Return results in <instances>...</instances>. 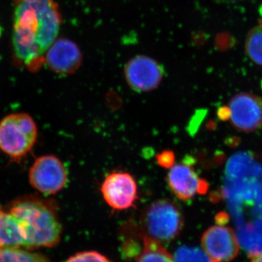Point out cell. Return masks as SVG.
Instances as JSON below:
<instances>
[{
	"mask_svg": "<svg viewBox=\"0 0 262 262\" xmlns=\"http://www.w3.org/2000/svg\"><path fill=\"white\" fill-rule=\"evenodd\" d=\"M13 54L29 71L37 72L59 32L58 5L54 0H13Z\"/></svg>",
	"mask_w": 262,
	"mask_h": 262,
	"instance_id": "6da1fadb",
	"label": "cell"
},
{
	"mask_svg": "<svg viewBox=\"0 0 262 262\" xmlns=\"http://www.w3.org/2000/svg\"><path fill=\"white\" fill-rule=\"evenodd\" d=\"M23 232L24 248H49L59 242L61 225L54 210L47 203L34 199L20 200L10 209Z\"/></svg>",
	"mask_w": 262,
	"mask_h": 262,
	"instance_id": "7a4b0ae2",
	"label": "cell"
},
{
	"mask_svg": "<svg viewBox=\"0 0 262 262\" xmlns=\"http://www.w3.org/2000/svg\"><path fill=\"white\" fill-rule=\"evenodd\" d=\"M37 136V125L27 114H11L0 121V150L13 159L28 154Z\"/></svg>",
	"mask_w": 262,
	"mask_h": 262,
	"instance_id": "3957f363",
	"label": "cell"
},
{
	"mask_svg": "<svg viewBox=\"0 0 262 262\" xmlns=\"http://www.w3.org/2000/svg\"><path fill=\"white\" fill-rule=\"evenodd\" d=\"M143 223L147 237L159 243L168 242L182 229L183 219L178 206L167 199L153 202L145 211Z\"/></svg>",
	"mask_w": 262,
	"mask_h": 262,
	"instance_id": "277c9868",
	"label": "cell"
},
{
	"mask_svg": "<svg viewBox=\"0 0 262 262\" xmlns=\"http://www.w3.org/2000/svg\"><path fill=\"white\" fill-rule=\"evenodd\" d=\"M29 178L36 190L47 195L59 192L68 180L64 165L53 155L38 158L29 170Z\"/></svg>",
	"mask_w": 262,
	"mask_h": 262,
	"instance_id": "5b68a950",
	"label": "cell"
},
{
	"mask_svg": "<svg viewBox=\"0 0 262 262\" xmlns=\"http://www.w3.org/2000/svg\"><path fill=\"white\" fill-rule=\"evenodd\" d=\"M101 194L108 206L122 211L134 206L138 198L135 179L130 173L115 171L108 174L101 184Z\"/></svg>",
	"mask_w": 262,
	"mask_h": 262,
	"instance_id": "8992f818",
	"label": "cell"
},
{
	"mask_svg": "<svg viewBox=\"0 0 262 262\" xmlns=\"http://www.w3.org/2000/svg\"><path fill=\"white\" fill-rule=\"evenodd\" d=\"M163 75V67L153 58L145 56L134 57L125 67L127 84L136 92H149L157 89Z\"/></svg>",
	"mask_w": 262,
	"mask_h": 262,
	"instance_id": "52a82bcc",
	"label": "cell"
},
{
	"mask_svg": "<svg viewBox=\"0 0 262 262\" xmlns=\"http://www.w3.org/2000/svg\"><path fill=\"white\" fill-rule=\"evenodd\" d=\"M203 249L214 262L232 261L238 255L239 244L233 229L222 225L207 229L201 239Z\"/></svg>",
	"mask_w": 262,
	"mask_h": 262,
	"instance_id": "ba28073f",
	"label": "cell"
},
{
	"mask_svg": "<svg viewBox=\"0 0 262 262\" xmlns=\"http://www.w3.org/2000/svg\"><path fill=\"white\" fill-rule=\"evenodd\" d=\"M230 120L236 129L252 132L262 126V98L251 94L234 96L229 103Z\"/></svg>",
	"mask_w": 262,
	"mask_h": 262,
	"instance_id": "9c48e42d",
	"label": "cell"
},
{
	"mask_svg": "<svg viewBox=\"0 0 262 262\" xmlns=\"http://www.w3.org/2000/svg\"><path fill=\"white\" fill-rule=\"evenodd\" d=\"M167 182L174 195L182 201H189L196 194H204L208 192V182L200 179L187 163L177 164L170 168Z\"/></svg>",
	"mask_w": 262,
	"mask_h": 262,
	"instance_id": "30bf717a",
	"label": "cell"
},
{
	"mask_svg": "<svg viewBox=\"0 0 262 262\" xmlns=\"http://www.w3.org/2000/svg\"><path fill=\"white\" fill-rule=\"evenodd\" d=\"M46 63L50 70L58 75H72L80 68L82 53L75 42L60 38L48 49Z\"/></svg>",
	"mask_w": 262,
	"mask_h": 262,
	"instance_id": "8fae6325",
	"label": "cell"
},
{
	"mask_svg": "<svg viewBox=\"0 0 262 262\" xmlns=\"http://www.w3.org/2000/svg\"><path fill=\"white\" fill-rule=\"evenodd\" d=\"M25 241L16 218L10 212L0 209V249L24 248Z\"/></svg>",
	"mask_w": 262,
	"mask_h": 262,
	"instance_id": "7c38bea8",
	"label": "cell"
},
{
	"mask_svg": "<svg viewBox=\"0 0 262 262\" xmlns=\"http://www.w3.org/2000/svg\"><path fill=\"white\" fill-rule=\"evenodd\" d=\"M136 262H173V258L160 243L146 236L142 251Z\"/></svg>",
	"mask_w": 262,
	"mask_h": 262,
	"instance_id": "4fadbf2b",
	"label": "cell"
},
{
	"mask_svg": "<svg viewBox=\"0 0 262 262\" xmlns=\"http://www.w3.org/2000/svg\"><path fill=\"white\" fill-rule=\"evenodd\" d=\"M0 262H50L46 256L37 253L29 252L20 248L0 249Z\"/></svg>",
	"mask_w": 262,
	"mask_h": 262,
	"instance_id": "5bb4252c",
	"label": "cell"
},
{
	"mask_svg": "<svg viewBox=\"0 0 262 262\" xmlns=\"http://www.w3.org/2000/svg\"><path fill=\"white\" fill-rule=\"evenodd\" d=\"M246 51L253 61L262 66V23L248 33L246 37Z\"/></svg>",
	"mask_w": 262,
	"mask_h": 262,
	"instance_id": "9a60e30c",
	"label": "cell"
},
{
	"mask_svg": "<svg viewBox=\"0 0 262 262\" xmlns=\"http://www.w3.org/2000/svg\"><path fill=\"white\" fill-rule=\"evenodd\" d=\"M173 262H214L203 248L182 246L173 256Z\"/></svg>",
	"mask_w": 262,
	"mask_h": 262,
	"instance_id": "2e32d148",
	"label": "cell"
},
{
	"mask_svg": "<svg viewBox=\"0 0 262 262\" xmlns=\"http://www.w3.org/2000/svg\"><path fill=\"white\" fill-rule=\"evenodd\" d=\"M63 262H111L106 256L96 251H84L71 256Z\"/></svg>",
	"mask_w": 262,
	"mask_h": 262,
	"instance_id": "e0dca14e",
	"label": "cell"
},
{
	"mask_svg": "<svg viewBox=\"0 0 262 262\" xmlns=\"http://www.w3.org/2000/svg\"><path fill=\"white\" fill-rule=\"evenodd\" d=\"M158 163L160 166L165 168H170L173 166L175 162V155L171 151H163L157 156Z\"/></svg>",
	"mask_w": 262,
	"mask_h": 262,
	"instance_id": "ac0fdd59",
	"label": "cell"
},
{
	"mask_svg": "<svg viewBox=\"0 0 262 262\" xmlns=\"http://www.w3.org/2000/svg\"><path fill=\"white\" fill-rule=\"evenodd\" d=\"M234 42V39L232 36L227 34H222L217 36L216 39H215V46L221 51H224V50L232 47Z\"/></svg>",
	"mask_w": 262,
	"mask_h": 262,
	"instance_id": "d6986e66",
	"label": "cell"
},
{
	"mask_svg": "<svg viewBox=\"0 0 262 262\" xmlns=\"http://www.w3.org/2000/svg\"><path fill=\"white\" fill-rule=\"evenodd\" d=\"M218 116L220 120H223V121L229 120L231 117L230 110L227 106H222L219 110Z\"/></svg>",
	"mask_w": 262,
	"mask_h": 262,
	"instance_id": "ffe728a7",
	"label": "cell"
},
{
	"mask_svg": "<svg viewBox=\"0 0 262 262\" xmlns=\"http://www.w3.org/2000/svg\"><path fill=\"white\" fill-rule=\"evenodd\" d=\"M250 262H262V252L256 253L253 255Z\"/></svg>",
	"mask_w": 262,
	"mask_h": 262,
	"instance_id": "44dd1931",
	"label": "cell"
},
{
	"mask_svg": "<svg viewBox=\"0 0 262 262\" xmlns=\"http://www.w3.org/2000/svg\"><path fill=\"white\" fill-rule=\"evenodd\" d=\"M216 1L221 2V3H227V2L237 1V0H216Z\"/></svg>",
	"mask_w": 262,
	"mask_h": 262,
	"instance_id": "7402d4cb",
	"label": "cell"
},
{
	"mask_svg": "<svg viewBox=\"0 0 262 262\" xmlns=\"http://www.w3.org/2000/svg\"><path fill=\"white\" fill-rule=\"evenodd\" d=\"M2 34H3V29H2L1 26H0V37H1Z\"/></svg>",
	"mask_w": 262,
	"mask_h": 262,
	"instance_id": "603a6c76",
	"label": "cell"
},
{
	"mask_svg": "<svg viewBox=\"0 0 262 262\" xmlns=\"http://www.w3.org/2000/svg\"><path fill=\"white\" fill-rule=\"evenodd\" d=\"M0 209H1V208H0Z\"/></svg>",
	"mask_w": 262,
	"mask_h": 262,
	"instance_id": "cb8c5ba5",
	"label": "cell"
}]
</instances>
